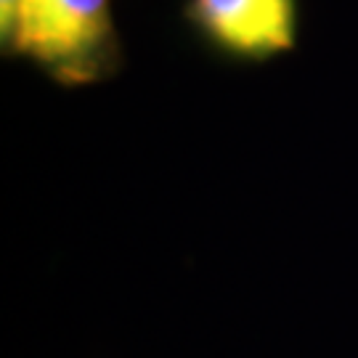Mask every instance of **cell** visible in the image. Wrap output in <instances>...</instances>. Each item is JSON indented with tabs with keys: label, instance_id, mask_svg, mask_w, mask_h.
<instances>
[{
	"label": "cell",
	"instance_id": "cell-1",
	"mask_svg": "<svg viewBox=\"0 0 358 358\" xmlns=\"http://www.w3.org/2000/svg\"><path fill=\"white\" fill-rule=\"evenodd\" d=\"M3 45L62 83H93L117 69L120 43L109 0H16Z\"/></svg>",
	"mask_w": 358,
	"mask_h": 358
},
{
	"label": "cell",
	"instance_id": "cell-2",
	"mask_svg": "<svg viewBox=\"0 0 358 358\" xmlns=\"http://www.w3.org/2000/svg\"><path fill=\"white\" fill-rule=\"evenodd\" d=\"M189 16L213 43L239 56L266 59L294 45V0H189Z\"/></svg>",
	"mask_w": 358,
	"mask_h": 358
}]
</instances>
